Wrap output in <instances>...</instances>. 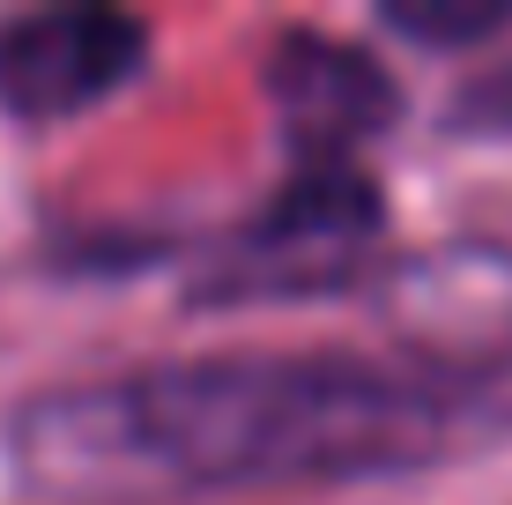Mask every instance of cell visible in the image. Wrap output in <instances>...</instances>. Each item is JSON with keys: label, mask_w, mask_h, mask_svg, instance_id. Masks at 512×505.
Wrapping results in <instances>:
<instances>
[{"label": "cell", "mask_w": 512, "mask_h": 505, "mask_svg": "<svg viewBox=\"0 0 512 505\" xmlns=\"http://www.w3.org/2000/svg\"><path fill=\"white\" fill-rule=\"evenodd\" d=\"M379 15L416 45H483L512 23V0H386Z\"/></svg>", "instance_id": "6"}, {"label": "cell", "mask_w": 512, "mask_h": 505, "mask_svg": "<svg viewBox=\"0 0 512 505\" xmlns=\"http://www.w3.org/2000/svg\"><path fill=\"white\" fill-rule=\"evenodd\" d=\"M379 312L416 357L446 364V372L505 364L512 357V253L483 246V238L416 253L386 275Z\"/></svg>", "instance_id": "3"}, {"label": "cell", "mask_w": 512, "mask_h": 505, "mask_svg": "<svg viewBox=\"0 0 512 505\" xmlns=\"http://www.w3.org/2000/svg\"><path fill=\"white\" fill-rule=\"evenodd\" d=\"M268 97L305 164H349L401 112L394 75L342 38H282L268 67Z\"/></svg>", "instance_id": "5"}, {"label": "cell", "mask_w": 512, "mask_h": 505, "mask_svg": "<svg viewBox=\"0 0 512 505\" xmlns=\"http://www.w3.org/2000/svg\"><path fill=\"white\" fill-rule=\"evenodd\" d=\"M386 223L379 186L357 164H305L268 201V216L245 223L208 268V298H320L364 275L372 238Z\"/></svg>", "instance_id": "2"}, {"label": "cell", "mask_w": 512, "mask_h": 505, "mask_svg": "<svg viewBox=\"0 0 512 505\" xmlns=\"http://www.w3.org/2000/svg\"><path fill=\"white\" fill-rule=\"evenodd\" d=\"M149 30L119 8H52L0 30V104L23 119L90 112L141 67Z\"/></svg>", "instance_id": "4"}, {"label": "cell", "mask_w": 512, "mask_h": 505, "mask_svg": "<svg viewBox=\"0 0 512 505\" xmlns=\"http://www.w3.org/2000/svg\"><path fill=\"white\" fill-rule=\"evenodd\" d=\"M446 394L342 357H208L30 409L38 461L141 454L193 483H327L416 468L446 446Z\"/></svg>", "instance_id": "1"}]
</instances>
